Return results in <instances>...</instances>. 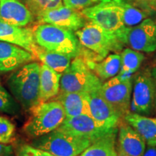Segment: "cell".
Returning <instances> with one entry per match:
<instances>
[{"mask_svg":"<svg viewBox=\"0 0 156 156\" xmlns=\"http://www.w3.org/2000/svg\"><path fill=\"white\" fill-rule=\"evenodd\" d=\"M40 69L38 62H29L17 68L7 80L13 98L25 110H30L40 103Z\"/></svg>","mask_w":156,"mask_h":156,"instance_id":"1","label":"cell"},{"mask_svg":"<svg viewBox=\"0 0 156 156\" xmlns=\"http://www.w3.org/2000/svg\"><path fill=\"white\" fill-rule=\"evenodd\" d=\"M30 112V117L24 124L23 131L33 139L54 131L66 119L63 106L56 100L40 102Z\"/></svg>","mask_w":156,"mask_h":156,"instance_id":"2","label":"cell"},{"mask_svg":"<svg viewBox=\"0 0 156 156\" xmlns=\"http://www.w3.org/2000/svg\"><path fill=\"white\" fill-rule=\"evenodd\" d=\"M38 46L56 53L67 54L75 58L81 54V44L74 31L55 25L42 24L34 30Z\"/></svg>","mask_w":156,"mask_h":156,"instance_id":"3","label":"cell"},{"mask_svg":"<svg viewBox=\"0 0 156 156\" xmlns=\"http://www.w3.org/2000/svg\"><path fill=\"white\" fill-rule=\"evenodd\" d=\"M85 19L102 28L116 37L125 45L128 29L124 25L119 7L109 0H101L99 3L82 10Z\"/></svg>","mask_w":156,"mask_h":156,"instance_id":"4","label":"cell"},{"mask_svg":"<svg viewBox=\"0 0 156 156\" xmlns=\"http://www.w3.org/2000/svg\"><path fill=\"white\" fill-rule=\"evenodd\" d=\"M93 142L85 138L66 133L58 129L34 140L31 145L54 156H78Z\"/></svg>","mask_w":156,"mask_h":156,"instance_id":"5","label":"cell"},{"mask_svg":"<svg viewBox=\"0 0 156 156\" xmlns=\"http://www.w3.org/2000/svg\"><path fill=\"white\" fill-rule=\"evenodd\" d=\"M102 84L100 78L94 73L83 92L88 103L90 115L100 125L108 129H117L121 116L103 97Z\"/></svg>","mask_w":156,"mask_h":156,"instance_id":"6","label":"cell"},{"mask_svg":"<svg viewBox=\"0 0 156 156\" xmlns=\"http://www.w3.org/2000/svg\"><path fill=\"white\" fill-rule=\"evenodd\" d=\"M75 35L82 46L97 54L100 58L106 57L111 51H120L124 46L116 37L90 21L76 31Z\"/></svg>","mask_w":156,"mask_h":156,"instance_id":"7","label":"cell"},{"mask_svg":"<svg viewBox=\"0 0 156 156\" xmlns=\"http://www.w3.org/2000/svg\"><path fill=\"white\" fill-rule=\"evenodd\" d=\"M103 97L118 114L124 117L129 112L132 91V77L117 75L102 84Z\"/></svg>","mask_w":156,"mask_h":156,"instance_id":"8","label":"cell"},{"mask_svg":"<svg viewBox=\"0 0 156 156\" xmlns=\"http://www.w3.org/2000/svg\"><path fill=\"white\" fill-rule=\"evenodd\" d=\"M58 129L92 142L118 132V128L108 129L100 125L88 114L66 118Z\"/></svg>","mask_w":156,"mask_h":156,"instance_id":"9","label":"cell"},{"mask_svg":"<svg viewBox=\"0 0 156 156\" xmlns=\"http://www.w3.org/2000/svg\"><path fill=\"white\" fill-rule=\"evenodd\" d=\"M155 94V82L151 73L146 72L136 75L130 107L137 114H150L153 107Z\"/></svg>","mask_w":156,"mask_h":156,"instance_id":"10","label":"cell"},{"mask_svg":"<svg viewBox=\"0 0 156 156\" xmlns=\"http://www.w3.org/2000/svg\"><path fill=\"white\" fill-rule=\"evenodd\" d=\"M125 45L140 52L151 53L156 50V23L146 18L128 29Z\"/></svg>","mask_w":156,"mask_h":156,"instance_id":"11","label":"cell"},{"mask_svg":"<svg viewBox=\"0 0 156 156\" xmlns=\"http://www.w3.org/2000/svg\"><path fill=\"white\" fill-rule=\"evenodd\" d=\"M93 74L87 62L77 56L62 73L60 80V90L83 93Z\"/></svg>","mask_w":156,"mask_h":156,"instance_id":"12","label":"cell"},{"mask_svg":"<svg viewBox=\"0 0 156 156\" xmlns=\"http://www.w3.org/2000/svg\"><path fill=\"white\" fill-rule=\"evenodd\" d=\"M40 23L55 25L74 32L83 28L86 23L82 13L66 6L52 9L36 16Z\"/></svg>","mask_w":156,"mask_h":156,"instance_id":"13","label":"cell"},{"mask_svg":"<svg viewBox=\"0 0 156 156\" xmlns=\"http://www.w3.org/2000/svg\"><path fill=\"white\" fill-rule=\"evenodd\" d=\"M118 156H142L146 142L141 135L127 123L119 124L117 132Z\"/></svg>","mask_w":156,"mask_h":156,"instance_id":"14","label":"cell"},{"mask_svg":"<svg viewBox=\"0 0 156 156\" xmlns=\"http://www.w3.org/2000/svg\"><path fill=\"white\" fill-rule=\"evenodd\" d=\"M0 41L16 45L34 55L38 45L35 40L34 31L24 27L10 25L0 20Z\"/></svg>","mask_w":156,"mask_h":156,"instance_id":"15","label":"cell"},{"mask_svg":"<svg viewBox=\"0 0 156 156\" xmlns=\"http://www.w3.org/2000/svg\"><path fill=\"white\" fill-rule=\"evenodd\" d=\"M32 53L16 45L0 41V73H8L34 59Z\"/></svg>","mask_w":156,"mask_h":156,"instance_id":"16","label":"cell"},{"mask_svg":"<svg viewBox=\"0 0 156 156\" xmlns=\"http://www.w3.org/2000/svg\"><path fill=\"white\" fill-rule=\"evenodd\" d=\"M34 20V14L20 0H0V20L24 27Z\"/></svg>","mask_w":156,"mask_h":156,"instance_id":"17","label":"cell"},{"mask_svg":"<svg viewBox=\"0 0 156 156\" xmlns=\"http://www.w3.org/2000/svg\"><path fill=\"white\" fill-rule=\"evenodd\" d=\"M124 118L125 122L141 135L147 146L156 147V118L131 112H129Z\"/></svg>","mask_w":156,"mask_h":156,"instance_id":"18","label":"cell"},{"mask_svg":"<svg viewBox=\"0 0 156 156\" xmlns=\"http://www.w3.org/2000/svg\"><path fill=\"white\" fill-rule=\"evenodd\" d=\"M55 100L59 101L63 106L66 118L83 114L90 115L88 103L84 93L64 92L60 90Z\"/></svg>","mask_w":156,"mask_h":156,"instance_id":"19","label":"cell"},{"mask_svg":"<svg viewBox=\"0 0 156 156\" xmlns=\"http://www.w3.org/2000/svg\"><path fill=\"white\" fill-rule=\"evenodd\" d=\"M62 75L44 64H41L39 87L40 102L47 101L58 94Z\"/></svg>","mask_w":156,"mask_h":156,"instance_id":"20","label":"cell"},{"mask_svg":"<svg viewBox=\"0 0 156 156\" xmlns=\"http://www.w3.org/2000/svg\"><path fill=\"white\" fill-rule=\"evenodd\" d=\"M90 69L102 80H106L119 73L122 61L121 56L117 54H109L101 62H87Z\"/></svg>","mask_w":156,"mask_h":156,"instance_id":"21","label":"cell"},{"mask_svg":"<svg viewBox=\"0 0 156 156\" xmlns=\"http://www.w3.org/2000/svg\"><path fill=\"white\" fill-rule=\"evenodd\" d=\"M34 56L51 69L62 74L69 67L73 57L67 54L50 51L38 46Z\"/></svg>","mask_w":156,"mask_h":156,"instance_id":"22","label":"cell"},{"mask_svg":"<svg viewBox=\"0 0 156 156\" xmlns=\"http://www.w3.org/2000/svg\"><path fill=\"white\" fill-rule=\"evenodd\" d=\"M119 9L124 25L132 28L147 18L149 13L138 6H134L129 0H109Z\"/></svg>","mask_w":156,"mask_h":156,"instance_id":"23","label":"cell"},{"mask_svg":"<svg viewBox=\"0 0 156 156\" xmlns=\"http://www.w3.org/2000/svg\"><path fill=\"white\" fill-rule=\"evenodd\" d=\"M117 132L93 142L78 156H118L116 142Z\"/></svg>","mask_w":156,"mask_h":156,"instance_id":"24","label":"cell"},{"mask_svg":"<svg viewBox=\"0 0 156 156\" xmlns=\"http://www.w3.org/2000/svg\"><path fill=\"white\" fill-rule=\"evenodd\" d=\"M120 56L122 65L118 75L124 77H132L145 58V56L141 52L129 48L123 50Z\"/></svg>","mask_w":156,"mask_h":156,"instance_id":"25","label":"cell"},{"mask_svg":"<svg viewBox=\"0 0 156 156\" xmlns=\"http://www.w3.org/2000/svg\"><path fill=\"white\" fill-rule=\"evenodd\" d=\"M23 2L36 16L63 6V0H23Z\"/></svg>","mask_w":156,"mask_h":156,"instance_id":"26","label":"cell"},{"mask_svg":"<svg viewBox=\"0 0 156 156\" xmlns=\"http://www.w3.org/2000/svg\"><path fill=\"white\" fill-rule=\"evenodd\" d=\"M19 110L20 108L15 99L0 83V112L15 114Z\"/></svg>","mask_w":156,"mask_h":156,"instance_id":"27","label":"cell"},{"mask_svg":"<svg viewBox=\"0 0 156 156\" xmlns=\"http://www.w3.org/2000/svg\"><path fill=\"white\" fill-rule=\"evenodd\" d=\"M15 134V126L10 120L0 116V142L9 144L13 141Z\"/></svg>","mask_w":156,"mask_h":156,"instance_id":"28","label":"cell"},{"mask_svg":"<svg viewBox=\"0 0 156 156\" xmlns=\"http://www.w3.org/2000/svg\"><path fill=\"white\" fill-rule=\"evenodd\" d=\"M16 156H54L48 152L31 145L23 144L17 148Z\"/></svg>","mask_w":156,"mask_h":156,"instance_id":"29","label":"cell"},{"mask_svg":"<svg viewBox=\"0 0 156 156\" xmlns=\"http://www.w3.org/2000/svg\"><path fill=\"white\" fill-rule=\"evenodd\" d=\"M101 2V0H63L64 6L70 9L80 11L92 7Z\"/></svg>","mask_w":156,"mask_h":156,"instance_id":"30","label":"cell"},{"mask_svg":"<svg viewBox=\"0 0 156 156\" xmlns=\"http://www.w3.org/2000/svg\"><path fill=\"white\" fill-rule=\"evenodd\" d=\"M134 2L148 13L156 10V0H134Z\"/></svg>","mask_w":156,"mask_h":156,"instance_id":"31","label":"cell"},{"mask_svg":"<svg viewBox=\"0 0 156 156\" xmlns=\"http://www.w3.org/2000/svg\"><path fill=\"white\" fill-rule=\"evenodd\" d=\"M14 149L11 145L0 142V156H12Z\"/></svg>","mask_w":156,"mask_h":156,"instance_id":"32","label":"cell"},{"mask_svg":"<svg viewBox=\"0 0 156 156\" xmlns=\"http://www.w3.org/2000/svg\"><path fill=\"white\" fill-rule=\"evenodd\" d=\"M142 156H156V147L147 146Z\"/></svg>","mask_w":156,"mask_h":156,"instance_id":"33","label":"cell"},{"mask_svg":"<svg viewBox=\"0 0 156 156\" xmlns=\"http://www.w3.org/2000/svg\"><path fill=\"white\" fill-rule=\"evenodd\" d=\"M152 76H153V78L154 80V82H155V98L156 101V68H154L153 70L151 71Z\"/></svg>","mask_w":156,"mask_h":156,"instance_id":"34","label":"cell"}]
</instances>
